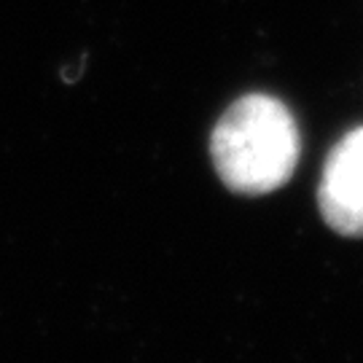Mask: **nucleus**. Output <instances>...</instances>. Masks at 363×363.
<instances>
[{
    "label": "nucleus",
    "mask_w": 363,
    "mask_h": 363,
    "mask_svg": "<svg viewBox=\"0 0 363 363\" xmlns=\"http://www.w3.org/2000/svg\"><path fill=\"white\" fill-rule=\"evenodd\" d=\"M301 154L296 118L267 94H247L220 116L210 156L223 186L234 194L261 196L286 186Z\"/></svg>",
    "instance_id": "nucleus-1"
},
{
    "label": "nucleus",
    "mask_w": 363,
    "mask_h": 363,
    "mask_svg": "<svg viewBox=\"0 0 363 363\" xmlns=\"http://www.w3.org/2000/svg\"><path fill=\"white\" fill-rule=\"evenodd\" d=\"M318 208L342 237H363V127L347 132L323 164Z\"/></svg>",
    "instance_id": "nucleus-2"
}]
</instances>
